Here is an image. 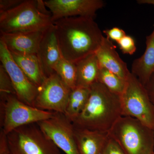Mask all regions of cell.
Returning a JSON list of instances; mask_svg holds the SVG:
<instances>
[{"instance_id": "6da1fadb", "label": "cell", "mask_w": 154, "mask_h": 154, "mask_svg": "<svg viewBox=\"0 0 154 154\" xmlns=\"http://www.w3.org/2000/svg\"><path fill=\"white\" fill-rule=\"evenodd\" d=\"M53 24L61 55L72 63L96 54L102 44L104 36L93 18L69 17Z\"/></svg>"}, {"instance_id": "7a4b0ae2", "label": "cell", "mask_w": 154, "mask_h": 154, "mask_svg": "<svg viewBox=\"0 0 154 154\" xmlns=\"http://www.w3.org/2000/svg\"><path fill=\"white\" fill-rule=\"evenodd\" d=\"M122 116L120 96L97 82L91 87L88 102L72 123L77 128L108 132Z\"/></svg>"}, {"instance_id": "3957f363", "label": "cell", "mask_w": 154, "mask_h": 154, "mask_svg": "<svg viewBox=\"0 0 154 154\" xmlns=\"http://www.w3.org/2000/svg\"><path fill=\"white\" fill-rule=\"evenodd\" d=\"M108 134L125 154H154V131L136 119L121 116Z\"/></svg>"}, {"instance_id": "277c9868", "label": "cell", "mask_w": 154, "mask_h": 154, "mask_svg": "<svg viewBox=\"0 0 154 154\" xmlns=\"http://www.w3.org/2000/svg\"><path fill=\"white\" fill-rule=\"evenodd\" d=\"M53 25L51 16L40 12L36 0H24L14 8L0 14V31L2 33L45 31Z\"/></svg>"}, {"instance_id": "5b68a950", "label": "cell", "mask_w": 154, "mask_h": 154, "mask_svg": "<svg viewBox=\"0 0 154 154\" xmlns=\"http://www.w3.org/2000/svg\"><path fill=\"white\" fill-rule=\"evenodd\" d=\"M7 137L11 154H61L37 123L18 128Z\"/></svg>"}, {"instance_id": "8992f818", "label": "cell", "mask_w": 154, "mask_h": 154, "mask_svg": "<svg viewBox=\"0 0 154 154\" xmlns=\"http://www.w3.org/2000/svg\"><path fill=\"white\" fill-rule=\"evenodd\" d=\"M120 97L122 116L136 119L154 131V105L144 86L131 72Z\"/></svg>"}, {"instance_id": "52a82bcc", "label": "cell", "mask_w": 154, "mask_h": 154, "mask_svg": "<svg viewBox=\"0 0 154 154\" xmlns=\"http://www.w3.org/2000/svg\"><path fill=\"white\" fill-rule=\"evenodd\" d=\"M1 108L2 130L6 135L20 127L51 118L54 114L27 105L14 95L1 99Z\"/></svg>"}, {"instance_id": "ba28073f", "label": "cell", "mask_w": 154, "mask_h": 154, "mask_svg": "<svg viewBox=\"0 0 154 154\" xmlns=\"http://www.w3.org/2000/svg\"><path fill=\"white\" fill-rule=\"evenodd\" d=\"M71 90L57 74L54 73L46 78L38 88L33 106L65 114Z\"/></svg>"}, {"instance_id": "9c48e42d", "label": "cell", "mask_w": 154, "mask_h": 154, "mask_svg": "<svg viewBox=\"0 0 154 154\" xmlns=\"http://www.w3.org/2000/svg\"><path fill=\"white\" fill-rule=\"evenodd\" d=\"M45 134L66 154H79L72 122L64 113L54 112L51 118L37 123Z\"/></svg>"}, {"instance_id": "30bf717a", "label": "cell", "mask_w": 154, "mask_h": 154, "mask_svg": "<svg viewBox=\"0 0 154 154\" xmlns=\"http://www.w3.org/2000/svg\"><path fill=\"white\" fill-rule=\"evenodd\" d=\"M0 60L11 78L16 96L27 105L33 106L38 93V88L28 79L15 62L11 53L0 40ZM34 107V106H33Z\"/></svg>"}, {"instance_id": "8fae6325", "label": "cell", "mask_w": 154, "mask_h": 154, "mask_svg": "<svg viewBox=\"0 0 154 154\" xmlns=\"http://www.w3.org/2000/svg\"><path fill=\"white\" fill-rule=\"evenodd\" d=\"M44 2L51 12L53 23L59 19L69 17L94 19L96 12L105 6L102 0H48Z\"/></svg>"}, {"instance_id": "7c38bea8", "label": "cell", "mask_w": 154, "mask_h": 154, "mask_svg": "<svg viewBox=\"0 0 154 154\" xmlns=\"http://www.w3.org/2000/svg\"><path fill=\"white\" fill-rule=\"evenodd\" d=\"M36 55L42 71L46 79L55 73L54 66L62 56L54 24L45 32Z\"/></svg>"}, {"instance_id": "4fadbf2b", "label": "cell", "mask_w": 154, "mask_h": 154, "mask_svg": "<svg viewBox=\"0 0 154 154\" xmlns=\"http://www.w3.org/2000/svg\"><path fill=\"white\" fill-rule=\"evenodd\" d=\"M45 31L23 33L1 32L2 41L11 53L19 54H36Z\"/></svg>"}, {"instance_id": "5bb4252c", "label": "cell", "mask_w": 154, "mask_h": 154, "mask_svg": "<svg viewBox=\"0 0 154 154\" xmlns=\"http://www.w3.org/2000/svg\"><path fill=\"white\" fill-rule=\"evenodd\" d=\"M115 45L104 36L102 44L96 54L100 67L104 68L126 80L131 72L126 63L119 57Z\"/></svg>"}, {"instance_id": "9a60e30c", "label": "cell", "mask_w": 154, "mask_h": 154, "mask_svg": "<svg viewBox=\"0 0 154 154\" xmlns=\"http://www.w3.org/2000/svg\"><path fill=\"white\" fill-rule=\"evenodd\" d=\"M74 136L79 154H102L109 137L108 132L77 128L75 127Z\"/></svg>"}, {"instance_id": "2e32d148", "label": "cell", "mask_w": 154, "mask_h": 154, "mask_svg": "<svg viewBox=\"0 0 154 154\" xmlns=\"http://www.w3.org/2000/svg\"><path fill=\"white\" fill-rule=\"evenodd\" d=\"M152 33L146 37V48L140 57L134 60L131 72L145 86L154 72V25Z\"/></svg>"}, {"instance_id": "e0dca14e", "label": "cell", "mask_w": 154, "mask_h": 154, "mask_svg": "<svg viewBox=\"0 0 154 154\" xmlns=\"http://www.w3.org/2000/svg\"><path fill=\"white\" fill-rule=\"evenodd\" d=\"M75 64L76 67L77 87L91 88L97 82L100 66L96 54Z\"/></svg>"}, {"instance_id": "ac0fdd59", "label": "cell", "mask_w": 154, "mask_h": 154, "mask_svg": "<svg viewBox=\"0 0 154 154\" xmlns=\"http://www.w3.org/2000/svg\"><path fill=\"white\" fill-rule=\"evenodd\" d=\"M11 54L30 82L38 88L40 87L46 78L42 71L36 54H19L13 53Z\"/></svg>"}, {"instance_id": "d6986e66", "label": "cell", "mask_w": 154, "mask_h": 154, "mask_svg": "<svg viewBox=\"0 0 154 154\" xmlns=\"http://www.w3.org/2000/svg\"><path fill=\"white\" fill-rule=\"evenodd\" d=\"M90 94L91 88L77 87L71 90L64 114L72 122L82 111Z\"/></svg>"}, {"instance_id": "ffe728a7", "label": "cell", "mask_w": 154, "mask_h": 154, "mask_svg": "<svg viewBox=\"0 0 154 154\" xmlns=\"http://www.w3.org/2000/svg\"><path fill=\"white\" fill-rule=\"evenodd\" d=\"M97 82L101 83L111 92L119 96L123 94L126 85V80L102 67H100Z\"/></svg>"}, {"instance_id": "44dd1931", "label": "cell", "mask_w": 154, "mask_h": 154, "mask_svg": "<svg viewBox=\"0 0 154 154\" xmlns=\"http://www.w3.org/2000/svg\"><path fill=\"white\" fill-rule=\"evenodd\" d=\"M54 71L71 90L76 88L75 64L62 57L55 65Z\"/></svg>"}, {"instance_id": "7402d4cb", "label": "cell", "mask_w": 154, "mask_h": 154, "mask_svg": "<svg viewBox=\"0 0 154 154\" xmlns=\"http://www.w3.org/2000/svg\"><path fill=\"white\" fill-rule=\"evenodd\" d=\"M16 95L13 83L4 66L0 65V96L1 99L8 95Z\"/></svg>"}, {"instance_id": "603a6c76", "label": "cell", "mask_w": 154, "mask_h": 154, "mask_svg": "<svg viewBox=\"0 0 154 154\" xmlns=\"http://www.w3.org/2000/svg\"><path fill=\"white\" fill-rule=\"evenodd\" d=\"M117 43L122 52L124 54L132 55L136 51L137 48L134 39L131 36L126 35L117 42Z\"/></svg>"}, {"instance_id": "cb8c5ba5", "label": "cell", "mask_w": 154, "mask_h": 154, "mask_svg": "<svg viewBox=\"0 0 154 154\" xmlns=\"http://www.w3.org/2000/svg\"><path fill=\"white\" fill-rule=\"evenodd\" d=\"M101 154H125L118 144L109 136L107 143Z\"/></svg>"}, {"instance_id": "d4e9b609", "label": "cell", "mask_w": 154, "mask_h": 154, "mask_svg": "<svg viewBox=\"0 0 154 154\" xmlns=\"http://www.w3.org/2000/svg\"><path fill=\"white\" fill-rule=\"evenodd\" d=\"M103 32L106 34L107 38L111 41H116V42L126 35L124 30L117 27L106 29L104 30Z\"/></svg>"}, {"instance_id": "484cf974", "label": "cell", "mask_w": 154, "mask_h": 154, "mask_svg": "<svg viewBox=\"0 0 154 154\" xmlns=\"http://www.w3.org/2000/svg\"><path fill=\"white\" fill-rule=\"evenodd\" d=\"M24 0H1L0 14L10 11L19 6Z\"/></svg>"}, {"instance_id": "4316f807", "label": "cell", "mask_w": 154, "mask_h": 154, "mask_svg": "<svg viewBox=\"0 0 154 154\" xmlns=\"http://www.w3.org/2000/svg\"><path fill=\"white\" fill-rule=\"evenodd\" d=\"M144 87L151 101L154 105V72Z\"/></svg>"}, {"instance_id": "83f0119b", "label": "cell", "mask_w": 154, "mask_h": 154, "mask_svg": "<svg viewBox=\"0 0 154 154\" xmlns=\"http://www.w3.org/2000/svg\"><path fill=\"white\" fill-rule=\"evenodd\" d=\"M137 2L139 4H149L154 6V0H138Z\"/></svg>"}, {"instance_id": "f1b7e54d", "label": "cell", "mask_w": 154, "mask_h": 154, "mask_svg": "<svg viewBox=\"0 0 154 154\" xmlns=\"http://www.w3.org/2000/svg\"><path fill=\"white\" fill-rule=\"evenodd\" d=\"M0 154H11L9 148L0 151Z\"/></svg>"}]
</instances>
